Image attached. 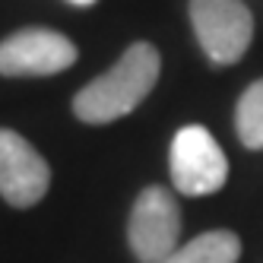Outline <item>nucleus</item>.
I'll return each mask as SVG.
<instances>
[{"label":"nucleus","instance_id":"8","mask_svg":"<svg viewBox=\"0 0 263 263\" xmlns=\"http://www.w3.org/2000/svg\"><path fill=\"white\" fill-rule=\"evenodd\" d=\"M235 130L248 149H263V80L241 92L235 108Z\"/></svg>","mask_w":263,"mask_h":263},{"label":"nucleus","instance_id":"5","mask_svg":"<svg viewBox=\"0 0 263 263\" xmlns=\"http://www.w3.org/2000/svg\"><path fill=\"white\" fill-rule=\"evenodd\" d=\"M77 45L54 29H23L0 42V77H54L77 64Z\"/></svg>","mask_w":263,"mask_h":263},{"label":"nucleus","instance_id":"1","mask_svg":"<svg viewBox=\"0 0 263 263\" xmlns=\"http://www.w3.org/2000/svg\"><path fill=\"white\" fill-rule=\"evenodd\" d=\"M159 70L162 58L156 45H130L115 67L86 83L73 96V115L83 124H111L118 118H127L153 92V86L159 83Z\"/></svg>","mask_w":263,"mask_h":263},{"label":"nucleus","instance_id":"2","mask_svg":"<svg viewBox=\"0 0 263 263\" xmlns=\"http://www.w3.org/2000/svg\"><path fill=\"white\" fill-rule=\"evenodd\" d=\"M172 184L184 197H206L216 194L229 181V159L216 137L200 124L181 127L172 140Z\"/></svg>","mask_w":263,"mask_h":263},{"label":"nucleus","instance_id":"4","mask_svg":"<svg viewBox=\"0 0 263 263\" xmlns=\"http://www.w3.org/2000/svg\"><path fill=\"white\" fill-rule=\"evenodd\" d=\"M191 26L213 64H235L254 39V16L241 0H191Z\"/></svg>","mask_w":263,"mask_h":263},{"label":"nucleus","instance_id":"9","mask_svg":"<svg viewBox=\"0 0 263 263\" xmlns=\"http://www.w3.org/2000/svg\"><path fill=\"white\" fill-rule=\"evenodd\" d=\"M70 4H77V7H92L96 0H70Z\"/></svg>","mask_w":263,"mask_h":263},{"label":"nucleus","instance_id":"6","mask_svg":"<svg viewBox=\"0 0 263 263\" xmlns=\"http://www.w3.org/2000/svg\"><path fill=\"white\" fill-rule=\"evenodd\" d=\"M51 187V168L23 134L0 127V197L16 210L35 206Z\"/></svg>","mask_w":263,"mask_h":263},{"label":"nucleus","instance_id":"7","mask_svg":"<svg viewBox=\"0 0 263 263\" xmlns=\"http://www.w3.org/2000/svg\"><path fill=\"white\" fill-rule=\"evenodd\" d=\"M238 260H241V238L229 229H216L181 244L165 263H238Z\"/></svg>","mask_w":263,"mask_h":263},{"label":"nucleus","instance_id":"3","mask_svg":"<svg viewBox=\"0 0 263 263\" xmlns=\"http://www.w3.org/2000/svg\"><path fill=\"white\" fill-rule=\"evenodd\" d=\"M127 241L140 263H165L181 248V210L172 191L146 187L127 222Z\"/></svg>","mask_w":263,"mask_h":263}]
</instances>
